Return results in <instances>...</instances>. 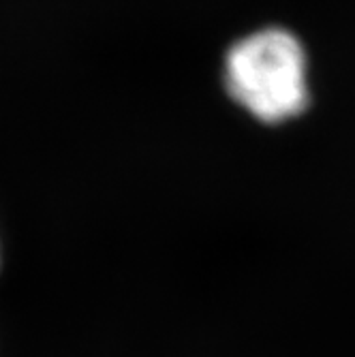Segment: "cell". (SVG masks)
<instances>
[{
	"label": "cell",
	"mask_w": 355,
	"mask_h": 357,
	"mask_svg": "<svg viewBox=\"0 0 355 357\" xmlns=\"http://www.w3.org/2000/svg\"><path fill=\"white\" fill-rule=\"evenodd\" d=\"M225 88L266 124L298 118L310 99L302 43L285 28H264L240 39L225 56Z\"/></svg>",
	"instance_id": "1"
}]
</instances>
